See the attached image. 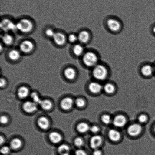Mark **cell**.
Returning <instances> with one entry per match:
<instances>
[{
	"label": "cell",
	"instance_id": "ac0fdd59",
	"mask_svg": "<svg viewBox=\"0 0 155 155\" xmlns=\"http://www.w3.org/2000/svg\"><path fill=\"white\" fill-rule=\"evenodd\" d=\"M49 139L53 143H57L61 141L62 138L59 133L54 132L50 133Z\"/></svg>",
	"mask_w": 155,
	"mask_h": 155
},
{
	"label": "cell",
	"instance_id": "83f0119b",
	"mask_svg": "<svg viewBox=\"0 0 155 155\" xmlns=\"http://www.w3.org/2000/svg\"><path fill=\"white\" fill-rule=\"evenodd\" d=\"M104 89L105 92L107 93H112L115 90L114 86L113 85L110 83H107L104 86Z\"/></svg>",
	"mask_w": 155,
	"mask_h": 155
},
{
	"label": "cell",
	"instance_id": "4fadbf2b",
	"mask_svg": "<svg viewBox=\"0 0 155 155\" xmlns=\"http://www.w3.org/2000/svg\"><path fill=\"white\" fill-rule=\"evenodd\" d=\"M73 101L71 98H66L62 100L61 105V107L64 110H69L72 107Z\"/></svg>",
	"mask_w": 155,
	"mask_h": 155
},
{
	"label": "cell",
	"instance_id": "277c9868",
	"mask_svg": "<svg viewBox=\"0 0 155 155\" xmlns=\"http://www.w3.org/2000/svg\"><path fill=\"white\" fill-rule=\"evenodd\" d=\"M1 28L5 32L15 31L17 30L16 25L12 21L8 19H5L1 21Z\"/></svg>",
	"mask_w": 155,
	"mask_h": 155
},
{
	"label": "cell",
	"instance_id": "1f68e13d",
	"mask_svg": "<svg viewBox=\"0 0 155 155\" xmlns=\"http://www.w3.org/2000/svg\"><path fill=\"white\" fill-rule=\"evenodd\" d=\"M55 33L54 30L51 29H48L45 31V35L48 37L53 38Z\"/></svg>",
	"mask_w": 155,
	"mask_h": 155
},
{
	"label": "cell",
	"instance_id": "7a4b0ae2",
	"mask_svg": "<svg viewBox=\"0 0 155 155\" xmlns=\"http://www.w3.org/2000/svg\"><path fill=\"white\" fill-rule=\"evenodd\" d=\"M93 74L94 77L97 79L103 80L107 77V70L103 65H96L93 71Z\"/></svg>",
	"mask_w": 155,
	"mask_h": 155
},
{
	"label": "cell",
	"instance_id": "4dcf8cb0",
	"mask_svg": "<svg viewBox=\"0 0 155 155\" xmlns=\"http://www.w3.org/2000/svg\"><path fill=\"white\" fill-rule=\"evenodd\" d=\"M75 103L78 107H83L85 104L84 101L81 98L77 99L76 100Z\"/></svg>",
	"mask_w": 155,
	"mask_h": 155
},
{
	"label": "cell",
	"instance_id": "2e32d148",
	"mask_svg": "<svg viewBox=\"0 0 155 155\" xmlns=\"http://www.w3.org/2000/svg\"><path fill=\"white\" fill-rule=\"evenodd\" d=\"M38 125L41 128L46 130L49 126V121L45 117H41L38 121Z\"/></svg>",
	"mask_w": 155,
	"mask_h": 155
},
{
	"label": "cell",
	"instance_id": "ab89813d",
	"mask_svg": "<svg viewBox=\"0 0 155 155\" xmlns=\"http://www.w3.org/2000/svg\"><path fill=\"white\" fill-rule=\"evenodd\" d=\"M93 155H102V152L100 150L97 149L94 150L93 153Z\"/></svg>",
	"mask_w": 155,
	"mask_h": 155
},
{
	"label": "cell",
	"instance_id": "bcb514c9",
	"mask_svg": "<svg viewBox=\"0 0 155 155\" xmlns=\"http://www.w3.org/2000/svg\"><path fill=\"white\" fill-rule=\"evenodd\" d=\"M154 70H155V67H154Z\"/></svg>",
	"mask_w": 155,
	"mask_h": 155
},
{
	"label": "cell",
	"instance_id": "8992f818",
	"mask_svg": "<svg viewBox=\"0 0 155 155\" xmlns=\"http://www.w3.org/2000/svg\"><path fill=\"white\" fill-rule=\"evenodd\" d=\"M142 131V127L138 124H132L127 129V133L130 136H138Z\"/></svg>",
	"mask_w": 155,
	"mask_h": 155
},
{
	"label": "cell",
	"instance_id": "d6986e66",
	"mask_svg": "<svg viewBox=\"0 0 155 155\" xmlns=\"http://www.w3.org/2000/svg\"><path fill=\"white\" fill-rule=\"evenodd\" d=\"M9 58L12 60L16 61L19 60L21 57V54L18 50H12L9 53Z\"/></svg>",
	"mask_w": 155,
	"mask_h": 155
},
{
	"label": "cell",
	"instance_id": "5bb4252c",
	"mask_svg": "<svg viewBox=\"0 0 155 155\" xmlns=\"http://www.w3.org/2000/svg\"><path fill=\"white\" fill-rule=\"evenodd\" d=\"M89 89L91 92L97 93L100 92L102 89L101 85L96 82H92L89 85Z\"/></svg>",
	"mask_w": 155,
	"mask_h": 155
},
{
	"label": "cell",
	"instance_id": "d6a6232c",
	"mask_svg": "<svg viewBox=\"0 0 155 155\" xmlns=\"http://www.w3.org/2000/svg\"><path fill=\"white\" fill-rule=\"evenodd\" d=\"M75 145L78 147H80L83 145V139L80 137H77L74 141Z\"/></svg>",
	"mask_w": 155,
	"mask_h": 155
},
{
	"label": "cell",
	"instance_id": "f6af8a7d",
	"mask_svg": "<svg viewBox=\"0 0 155 155\" xmlns=\"http://www.w3.org/2000/svg\"><path fill=\"white\" fill-rule=\"evenodd\" d=\"M154 132H155V126L154 127Z\"/></svg>",
	"mask_w": 155,
	"mask_h": 155
},
{
	"label": "cell",
	"instance_id": "cb8c5ba5",
	"mask_svg": "<svg viewBox=\"0 0 155 155\" xmlns=\"http://www.w3.org/2000/svg\"><path fill=\"white\" fill-rule=\"evenodd\" d=\"M78 130L81 133H86L90 129L89 125L85 123H81L77 126Z\"/></svg>",
	"mask_w": 155,
	"mask_h": 155
},
{
	"label": "cell",
	"instance_id": "836d02e7",
	"mask_svg": "<svg viewBox=\"0 0 155 155\" xmlns=\"http://www.w3.org/2000/svg\"><path fill=\"white\" fill-rule=\"evenodd\" d=\"M68 39L69 42H72V43L75 42L78 39L77 36H76L75 35L73 34L69 35V36H68Z\"/></svg>",
	"mask_w": 155,
	"mask_h": 155
},
{
	"label": "cell",
	"instance_id": "e0dca14e",
	"mask_svg": "<svg viewBox=\"0 0 155 155\" xmlns=\"http://www.w3.org/2000/svg\"><path fill=\"white\" fill-rule=\"evenodd\" d=\"M65 76L69 80L74 79L76 76V71L75 69L72 68H68L64 71Z\"/></svg>",
	"mask_w": 155,
	"mask_h": 155
},
{
	"label": "cell",
	"instance_id": "ba28073f",
	"mask_svg": "<svg viewBox=\"0 0 155 155\" xmlns=\"http://www.w3.org/2000/svg\"><path fill=\"white\" fill-rule=\"evenodd\" d=\"M53 39L54 42L58 45H63L66 43V37L63 33L60 32L55 33Z\"/></svg>",
	"mask_w": 155,
	"mask_h": 155
},
{
	"label": "cell",
	"instance_id": "e575fe53",
	"mask_svg": "<svg viewBox=\"0 0 155 155\" xmlns=\"http://www.w3.org/2000/svg\"><path fill=\"white\" fill-rule=\"evenodd\" d=\"M10 149L8 147L4 146L1 148V154L5 155L8 154L10 151Z\"/></svg>",
	"mask_w": 155,
	"mask_h": 155
},
{
	"label": "cell",
	"instance_id": "6da1fadb",
	"mask_svg": "<svg viewBox=\"0 0 155 155\" xmlns=\"http://www.w3.org/2000/svg\"><path fill=\"white\" fill-rule=\"evenodd\" d=\"M17 29L24 33H28L32 31L33 28L32 22L29 20L23 19L16 24Z\"/></svg>",
	"mask_w": 155,
	"mask_h": 155
},
{
	"label": "cell",
	"instance_id": "30bf717a",
	"mask_svg": "<svg viewBox=\"0 0 155 155\" xmlns=\"http://www.w3.org/2000/svg\"><path fill=\"white\" fill-rule=\"evenodd\" d=\"M102 142V139L101 136H94L91 140V147L94 150L97 149L101 145Z\"/></svg>",
	"mask_w": 155,
	"mask_h": 155
},
{
	"label": "cell",
	"instance_id": "b9f144b4",
	"mask_svg": "<svg viewBox=\"0 0 155 155\" xmlns=\"http://www.w3.org/2000/svg\"><path fill=\"white\" fill-rule=\"evenodd\" d=\"M3 142H4V139H3V138L2 137V136H1V140H0V142H1V145L3 143Z\"/></svg>",
	"mask_w": 155,
	"mask_h": 155
},
{
	"label": "cell",
	"instance_id": "d590c367",
	"mask_svg": "<svg viewBox=\"0 0 155 155\" xmlns=\"http://www.w3.org/2000/svg\"><path fill=\"white\" fill-rule=\"evenodd\" d=\"M147 116L145 115H140L138 118V120L141 123H144L146 122L147 120Z\"/></svg>",
	"mask_w": 155,
	"mask_h": 155
},
{
	"label": "cell",
	"instance_id": "7402d4cb",
	"mask_svg": "<svg viewBox=\"0 0 155 155\" xmlns=\"http://www.w3.org/2000/svg\"><path fill=\"white\" fill-rule=\"evenodd\" d=\"M2 39L4 43L7 45H11L13 42V37L8 33H6L3 35L2 36Z\"/></svg>",
	"mask_w": 155,
	"mask_h": 155
},
{
	"label": "cell",
	"instance_id": "603a6c76",
	"mask_svg": "<svg viewBox=\"0 0 155 155\" xmlns=\"http://www.w3.org/2000/svg\"><path fill=\"white\" fill-rule=\"evenodd\" d=\"M21 145H22V142L21 140L17 138L13 139L10 142V147L12 149H17L20 148Z\"/></svg>",
	"mask_w": 155,
	"mask_h": 155
},
{
	"label": "cell",
	"instance_id": "74e56055",
	"mask_svg": "<svg viewBox=\"0 0 155 155\" xmlns=\"http://www.w3.org/2000/svg\"><path fill=\"white\" fill-rule=\"evenodd\" d=\"M91 131L93 133H96L99 131L98 127L97 126H94L90 128Z\"/></svg>",
	"mask_w": 155,
	"mask_h": 155
},
{
	"label": "cell",
	"instance_id": "7bdbcfd3",
	"mask_svg": "<svg viewBox=\"0 0 155 155\" xmlns=\"http://www.w3.org/2000/svg\"><path fill=\"white\" fill-rule=\"evenodd\" d=\"M153 31H154V32L155 34V26L154 27V29H153Z\"/></svg>",
	"mask_w": 155,
	"mask_h": 155
},
{
	"label": "cell",
	"instance_id": "ee69618b",
	"mask_svg": "<svg viewBox=\"0 0 155 155\" xmlns=\"http://www.w3.org/2000/svg\"><path fill=\"white\" fill-rule=\"evenodd\" d=\"M63 155H69V154H64Z\"/></svg>",
	"mask_w": 155,
	"mask_h": 155
},
{
	"label": "cell",
	"instance_id": "8d00e7d4",
	"mask_svg": "<svg viewBox=\"0 0 155 155\" xmlns=\"http://www.w3.org/2000/svg\"><path fill=\"white\" fill-rule=\"evenodd\" d=\"M75 155H87L86 151L81 149L78 150L75 152Z\"/></svg>",
	"mask_w": 155,
	"mask_h": 155
},
{
	"label": "cell",
	"instance_id": "5b68a950",
	"mask_svg": "<svg viewBox=\"0 0 155 155\" xmlns=\"http://www.w3.org/2000/svg\"><path fill=\"white\" fill-rule=\"evenodd\" d=\"M34 46V45L31 41L25 40L21 42L19 45V49L22 52L28 53L32 51Z\"/></svg>",
	"mask_w": 155,
	"mask_h": 155
},
{
	"label": "cell",
	"instance_id": "f1b7e54d",
	"mask_svg": "<svg viewBox=\"0 0 155 155\" xmlns=\"http://www.w3.org/2000/svg\"><path fill=\"white\" fill-rule=\"evenodd\" d=\"M31 96L32 99L33 100V102L37 105L40 104L42 100L40 99L36 93H32L31 94Z\"/></svg>",
	"mask_w": 155,
	"mask_h": 155
},
{
	"label": "cell",
	"instance_id": "9a60e30c",
	"mask_svg": "<svg viewBox=\"0 0 155 155\" xmlns=\"http://www.w3.org/2000/svg\"><path fill=\"white\" fill-rule=\"evenodd\" d=\"M90 36L89 33L85 30L81 32L78 36V39L81 43H84L87 42L89 39Z\"/></svg>",
	"mask_w": 155,
	"mask_h": 155
},
{
	"label": "cell",
	"instance_id": "ffe728a7",
	"mask_svg": "<svg viewBox=\"0 0 155 155\" xmlns=\"http://www.w3.org/2000/svg\"><path fill=\"white\" fill-rule=\"evenodd\" d=\"M154 69L151 65H147L144 66L142 69V72L143 75L150 76L153 73Z\"/></svg>",
	"mask_w": 155,
	"mask_h": 155
},
{
	"label": "cell",
	"instance_id": "9c48e42d",
	"mask_svg": "<svg viewBox=\"0 0 155 155\" xmlns=\"http://www.w3.org/2000/svg\"><path fill=\"white\" fill-rule=\"evenodd\" d=\"M23 108L25 112L31 113L37 110V104L31 101H27L24 103Z\"/></svg>",
	"mask_w": 155,
	"mask_h": 155
},
{
	"label": "cell",
	"instance_id": "44dd1931",
	"mask_svg": "<svg viewBox=\"0 0 155 155\" xmlns=\"http://www.w3.org/2000/svg\"><path fill=\"white\" fill-rule=\"evenodd\" d=\"M28 89L25 86L21 87L18 91V95L21 98H26L28 95Z\"/></svg>",
	"mask_w": 155,
	"mask_h": 155
},
{
	"label": "cell",
	"instance_id": "60d3db41",
	"mask_svg": "<svg viewBox=\"0 0 155 155\" xmlns=\"http://www.w3.org/2000/svg\"><path fill=\"white\" fill-rule=\"evenodd\" d=\"M5 84V81L4 79H1V81H0V86L1 87L4 86Z\"/></svg>",
	"mask_w": 155,
	"mask_h": 155
},
{
	"label": "cell",
	"instance_id": "8fae6325",
	"mask_svg": "<svg viewBox=\"0 0 155 155\" xmlns=\"http://www.w3.org/2000/svg\"><path fill=\"white\" fill-rule=\"evenodd\" d=\"M107 24L109 28L112 31H117L120 28V24L119 22L114 19H109L107 21Z\"/></svg>",
	"mask_w": 155,
	"mask_h": 155
},
{
	"label": "cell",
	"instance_id": "484cf974",
	"mask_svg": "<svg viewBox=\"0 0 155 155\" xmlns=\"http://www.w3.org/2000/svg\"><path fill=\"white\" fill-rule=\"evenodd\" d=\"M83 51L84 49L81 45L78 44L74 45L73 48V52L75 55L77 56L81 55L83 54Z\"/></svg>",
	"mask_w": 155,
	"mask_h": 155
},
{
	"label": "cell",
	"instance_id": "7c38bea8",
	"mask_svg": "<svg viewBox=\"0 0 155 155\" xmlns=\"http://www.w3.org/2000/svg\"><path fill=\"white\" fill-rule=\"evenodd\" d=\"M108 136L109 139L113 142H117L121 138L120 133L119 131L115 130H110Z\"/></svg>",
	"mask_w": 155,
	"mask_h": 155
},
{
	"label": "cell",
	"instance_id": "d4e9b609",
	"mask_svg": "<svg viewBox=\"0 0 155 155\" xmlns=\"http://www.w3.org/2000/svg\"><path fill=\"white\" fill-rule=\"evenodd\" d=\"M39 105L42 109L46 110H49L52 106V103L51 101L48 100H42Z\"/></svg>",
	"mask_w": 155,
	"mask_h": 155
},
{
	"label": "cell",
	"instance_id": "3957f363",
	"mask_svg": "<svg viewBox=\"0 0 155 155\" xmlns=\"http://www.w3.org/2000/svg\"><path fill=\"white\" fill-rule=\"evenodd\" d=\"M83 61L87 66L92 67L97 65L98 58L96 55L92 52L86 53L83 57Z\"/></svg>",
	"mask_w": 155,
	"mask_h": 155
},
{
	"label": "cell",
	"instance_id": "52a82bcc",
	"mask_svg": "<svg viewBox=\"0 0 155 155\" xmlns=\"http://www.w3.org/2000/svg\"><path fill=\"white\" fill-rule=\"evenodd\" d=\"M127 119L122 115H119L115 116L113 121L114 126L118 127H122L125 125Z\"/></svg>",
	"mask_w": 155,
	"mask_h": 155
},
{
	"label": "cell",
	"instance_id": "f546056e",
	"mask_svg": "<svg viewBox=\"0 0 155 155\" xmlns=\"http://www.w3.org/2000/svg\"><path fill=\"white\" fill-rule=\"evenodd\" d=\"M101 120L104 124H108L111 122V118L109 115H104L102 116Z\"/></svg>",
	"mask_w": 155,
	"mask_h": 155
},
{
	"label": "cell",
	"instance_id": "4316f807",
	"mask_svg": "<svg viewBox=\"0 0 155 155\" xmlns=\"http://www.w3.org/2000/svg\"><path fill=\"white\" fill-rule=\"evenodd\" d=\"M70 151L69 147L66 145H62L58 147V152L61 155L69 154Z\"/></svg>",
	"mask_w": 155,
	"mask_h": 155
},
{
	"label": "cell",
	"instance_id": "f35d334b",
	"mask_svg": "<svg viewBox=\"0 0 155 155\" xmlns=\"http://www.w3.org/2000/svg\"><path fill=\"white\" fill-rule=\"evenodd\" d=\"M8 121V119L7 117L4 116H2L1 117V123L2 124H5L7 123Z\"/></svg>",
	"mask_w": 155,
	"mask_h": 155
}]
</instances>
